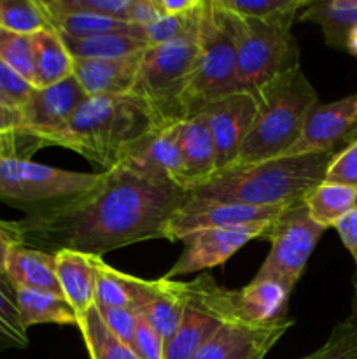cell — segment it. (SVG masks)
<instances>
[{
    "instance_id": "24",
    "label": "cell",
    "mask_w": 357,
    "mask_h": 359,
    "mask_svg": "<svg viewBox=\"0 0 357 359\" xmlns=\"http://www.w3.org/2000/svg\"><path fill=\"white\" fill-rule=\"evenodd\" d=\"M14 291L21 321L27 330L37 325L77 326L76 311L63 298V294L28 287H14Z\"/></svg>"
},
{
    "instance_id": "44",
    "label": "cell",
    "mask_w": 357,
    "mask_h": 359,
    "mask_svg": "<svg viewBox=\"0 0 357 359\" xmlns=\"http://www.w3.org/2000/svg\"><path fill=\"white\" fill-rule=\"evenodd\" d=\"M161 9L158 6V0H133V6L130 9L128 21L139 27H147L154 23L161 16Z\"/></svg>"
},
{
    "instance_id": "10",
    "label": "cell",
    "mask_w": 357,
    "mask_h": 359,
    "mask_svg": "<svg viewBox=\"0 0 357 359\" xmlns=\"http://www.w3.org/2000/svg\"><path fill=\"white\" fill-rule=\"evenodd\" d=\"M324 231L308 216L303 200L287 207L261 237L272 248L254 280H275L293 291Z\"/></svg>"
},
{
    "instance_id": "3",
    "label": "cell",
    "mask_w": 357,
    "mask_h": 359,
    "mask_svg": "<svg viewBox=\"0 0 357 359\" xmlns=\"http://www.w3.org/2000/svg\"><path fill=\"white\" fill-rule=\"evenodd\" d=\"M335 154H298L251 165H231L189 189L188 196L254 207L293 205L324 182L326 170Z\"/></svg>"
},
{
    "instance_id": "20",
    "label": "cell",
    "mask_w": 357,
    "mask_h": 359,
    "mask_svg": "<svg viewBox=\"0 0 357 359\" xmlns=\"http://www.w3.org/2000/svg\"><path fill=\"white\" fill-rule=\"evenodd\" d=\"M55 266L59 291L77 316L97 304V272L91 256L77 251H58L55 252Z\"/></svg>"
},
{
    "instance_id": "8",
    "label": "cell",
    "mask_w": 357,
    "mask_h": 359,
    "mask_svg": "<svg viewBox=\"0 0 357 359\" xmlns=\"http://www.w3.org/2000/svg\"><path fill=\"white\" fill-rule=\"evenodd\" d=\"M98 181L100 174L62 170L31 160L9 158L0 161V202L30 216L84 195Z\"/></svg>"
},
{
    "instance_id": "32",
    "label": "cell",
    "mask_w": 357,
    "mask_h": 359,
    "mask_svg": "<svg viewBox=\"0 0 357 359\" xmlns=\"http://www.w3.org/2000/svg\"><path fill=\"white\" fill-rule=\"evenodd\" d=\"M224 9L241 18L266 23L293 25L294 18L310 6L312 0H217Z\"/></svg>"
},
{
    "instance_id": "38",
    "label": "cell",
    "mask_w": 357,
    "mask_h": 359,
    "mask_svg": "<svg viewBox=\"0 0 357 359\" xmlns=\"http://www.w3.org/2000/svg\"><path fill=\"white\" fill-rule=\"evenodd\" d=\"M324 181L357 189V139L332 156Z\"/></svg>"
},
{
    "instance_id": "43",
    "label": "cell",
    "mask_w": 357,
    "mask_h": 359,
    "mask_svg": "<svg viewBox=\"0 0 357 359\" xmlns=\"http://www.w3.org/2000/svg\"><path fill=\"white\" fill-rule=\"evenodd\" d=\"M335 228L338 231L340 238H342L343 245L349 249V252L352 255L354 262L357 265V205L349 214H345L335 224Z\"/></svg>"
},
{
    "instance_id": "13",
    "label": "cell",
    "mask_w": 357,
    "mask_h": 359,
    "mask_svg": "<svg viewBox=\"0 0 357 359\" xmlns=\"http://www.w3.org/2000/svg\"><path fill=\"white\" fill-rule=\"evenodd\" d=\"M270 224L254 223L241 224V226L209 228V230H200L188 235L181 241L184 244L182 255L178 256L175 265L168 270L164 279L223 265L247 242L261 238Z\"/></svg>"
},
{
    "instance_id": "23",
    "label": "cell",
    "mask_w": 357,
    "mask_h": 359,
    "mask_svg": "<svg viewBox=\"0 0 357 359\" xmlns=\"http://www.w3.org/2000/svg\"><path fill=\"white\" fill-rule=\"evenodd\" d=\"M34 42V86L46 88L74 76V56L62 35L48 28L31 35Z\"/></svg>"
},
{
    "instance_id": "25",
    "label": "cell",
    "mask_w": 357,
    "mask_h": 359,
    "mask_svg": "<svg viewBox=\"0 0 357 359\" xmlns=\"http://www.w3.org/2000/svg\"><path fill=\"white\" fill-rule=\"evenodd\" d=\"M48 14L51 28L58 34L72 39H90L98 35H132L146 42L144 28L130 21L115 20V18L100 16V14L72 13V14ZM147 44V42H146Z\"/></svg>"
},
{
    "instance_id": "4",
    "label": "cell",
    "mask_w": 357,
    "mask_h": 359,
    "mask_svg": "<svg viewBox=\"0 0 357 359\" xmlns=\"http://www.w3.org/2000/svg\"><path fill=\"white\" fill-rule=\"evenodd\" d=\"M258 112L233 165H251L286 156L318 105V95L301 67L280 74L254 95Z\"/></svg>"
},
{
    "instance_id": "40",
    "label": "cell",
    "mask_w": 357,
    "mask_h": 359,
    "mask_svg": "<svg viewBox=\"0 0 357 359\" xmlns=\"http://www.w3.org/2000/svg\"><path fill=\"white\" fill-rule=\"evenodd\" d=\"M132 349L139 359H164V340L140 312H136V330Z\"/></svg>"
},
{
    "instance_id": "14",
    "label": "cell",
    "mask_w": 357,
    "mask_h": 359,
    "mask_svg": "<svg viewBox=\"0 0 357 359\" xmlns=\"http://www.w3.org/2000/svg\"><path fill=\"white\" fill-rule=\"evenodd\" d=\"M357 139V93L318 104L304 121L301 135L286 156L338 153Z\"/></svg>"
},
{
    "instance_id": "1",
    "label": "cell",
    "mask_w": 357,
    "mask_h": 359,
    "mask_svg": "<svg viewBox=\"0 0 357 359\" xmlns=\"http://www.w3.org/2000/svg\"><path fill=\"white\" fill-rule=\"evenodd\" d=\"M188 191L150 181L118 165L100 172L94 188L70 202L13 221L21 245L46 252L104 256L114 249L163 238L168 219Z\"/></svg>"
},
{
    "instance_id": "6",
    "label": "cell",
    "mask_w": 357,
    "mask_h": 359,
    "mask_svg": "<svg viewBox=\"0 0 357 359\" xmlns=\"http://www.w3.org/2000/svg\"><path fill=\"white\" fill-rule=\"evenodd\" d=\"M198 42V65L182 98L184 118L200 114L214 100L237 91V48L230 13L217 0H203Z\"/></svg>"
},
{
    "instance_id": "45",
    "label": "cell",
    "mask_w": 357,
    "mask_h": 359,
    "mask_svg": "<svg viewBox=\"0 0 357 359\" xmlns=\"http://www.w3.org/2000/svg\"><path fill=\"white\" fill-rule=\"evenodd\" d=\"M20 244L18 235L14 231L13 221L0 219V276H6V265L9 252L14 245Z\"/></svg>"
},
{
    "instance_id": "22",
    "label": "cell",
    "mask_w": 357,
    "mask_h": 359,
    "mask_svg": "<svg viewBox=\"0 0 357 359\" xmlns=\"http://www.w3.org/2000/svg\"><path fill=\"white\" fill-rule=\"evenodd\" d=\"M6 277L14 287H28V290L62 294L52 252L21 244L14 245L7 258Z\"/></svg>"
},
{
    "instance_id": "18",
    "label": "cell",
    "mask_w": 357,
    "mask_h": 359,
    "mask_svg": "<svg viewBox=\"0 0 357 359\" xmlns=\"http://www.w3.org/2000/svg\"><path fill=\"white\" fill-rule=\"evenodd\" d=\"M142 53L108 60L74 58V77L86 97L132 95L139 76Z\"/></svg>"
},
{
    "instance_id": "12",
    "label": "cell",
    "mask_w": 357,
    "mask_h": 359,
    "mask_svg": "<svg viewBox=\"0 0 357 359\" xmlns=\"http://www.w3.org/2000/svg\"><path fill=\"white\" fill-rule=\"evenodd\" d=\"M293 326L294 321L287 316L268 323L237 318L227 321L191 359H265Z\"/></svg>"
},
{
    "instance_id": "27",
    "label": "cell",
    "mask_w": 357,
    "mask_h": 359,
    "mask_svg": "<svg viewBox=\"0 0 357 359\" xmlns=\"http://www.w3.org/2000/svg\"><path fill=\"white\" fill-rule=\"evenodd\" d=\"M298 18L318 25L326 42L332 48L343 49L345 34L357 27V0H312Z\"/></svg>"
},
{
    "instance_id": "17",
    "label": "cell",
    "mask_w": 357,
    "mask_h": 359,
    "mask_svg": "<svg viewBox=\"0 0 357 359\" xmlns=\"http://www.w3.org/2000/svg\"><path fill=\"white\" fill-rule=\"evenodd\" d=\"M121 165L150 181L167 182L184 189V167L177 146V123L149 133L133 147Z\"/></svg>"
},
{
    "instance_id": "5",
    "label": "cell",
    "mask_w": 357,
    "mask_h": 359,
    "mask_svg": "<svg viewBox=\"0 0 357 359\" xmlns=\"http://www.w3.org/2000/svg\"><path fill=\"white\" fill-rule=\"evenodd\" d=\"M198 25L200 18L182 37L167 44L149 46L142 53L132 95L150 105L164 125L184 119L182 98L200 58Z\"/></svg>"
},
{
    "instance_id": "41",
    "label": "cell",
    "mask_w": 357,
    "mask_h": 359,
    "mask_svg": "<svg viewBox=\"0 0 357 359\" xmlns=\"http://www.w3.org/2000/svg\"><path fill=\"white\" fill-rule=\"evenodd\" d=\"M34 90V84L28 83L16 70H13L6 62L0 60V93L9 100L10 105L21 109Z\"/></svg>"
},
{
    "instance_id": "49",
    "label": "cell",
    "mask_w": 357,
    "mask_h": 359,
    "mask_svg": "<svg viewBox=\"0 0 357 359\" xmlns=\"http://www.w3.org/2000/svg\"><path fill=\"white\" fill-rule=\"evenodd\" d=\"M352 316L357 319V272H356V276H354V311H352Z\"/></svg>"
},
{
    "instance_id": "33",
    "label": "cell",
    "mask_w": 357,
    "mask_h": 359,
    "mask_svg": "<svg viewBox=\"0 0 357 359\" xmlns=\"http://www.w3.org/2000/svg\"><path fill=\"white\" fill-rule=\"evenodd\" d=\"M0 28L35 35L51 28V23L41 0H0Z\"/></svg>"
},
{
    "instance_id": "26",
    "label": "cell",
    "mask_w": 357,
    "mask_h": 359,
    "mask_svg": "<svg viewBox=\"0 0 357 359\" xmlns=\"http://www.w3.org/2000/svg\"><path fill=\"white\" fill-rule=\"evenodd\" d=\"M290 291L275 280H252L238 290V311L241 319L251 323H268L286 316Z\"/></svg>"
},
{
    "instance_id": "2",
    "label": "cell",
    "mask_w": 357,
    "mask_h": 359,
    "mask_svg": "<svg viewBox=\"0 0 357 359\" xmlns=\"http://www.w3.org/2000/svg\"><path fill=\"white\" fill-rule=\"evenodd\" d=\"M164 125L135 95L86 97L51 146L76 151L105 170L118 167L133 147Z\"/></svg>"
},
{
    "instance_id": "47",
    "label": "cell",
    "mask_w": 357,
    "mask_h": 359,
    "mask_svg": "<svg viewBox=\"0 0 357 359\" xmlns=\"http://www.w3.org/2000/svg\"><path fill=\"white\" fill-rule=\"evenodd\" d=\"M200 4H202V0H158V6H160L161 13L167 14V16H182V14H188L191 11H195Z\"/></svg>"
},
{
    "instance_id": "46",
    "label": "cell",
    "mask_w": 357,
    "mask_h": 359,
    "mask_svg": "<svg viewBox=\"0 0 357 359\" xmlns=\"http://www.w3.org/2000/svg\"><path fill=\"white\" fill-rule=\"evenodd\" d=\"M10 132H27L23 116H21V111L18 107L0 104V133Z\"/></svg>"
},
{
    "instance_id": "36",
    "label": "cell",
    "mask_w": 357,
    "mask_h": 359,
    "mask_svg": "<svg viewBox=\"0 0 357 359\" xmlns=\"http://www.w3.org/2000/svg\"><path fill=\"white\" fill-rule=\"evenodd\" d=\"M0 60L34 84V42L31 35L14 34L0 28ZM35 88V86H34Z\"/></svg>"
},
{
    "instance_id": "35",
    "label": "cell",
    "mask_w": 357,
    "mask_h": 359,
    "mask_svg": "<svg viewBox=\"0 0 357 359\" xmlns=\"http://www.w3.org/2000/svg\"><path fill=\"white\" fill-rule=\"evenodd\" d=\"M46 13L72 14L88 13L128 21L133 0H41Z\"/></svg>"
},
{
    "instance_id": "28",
    "label": "cell",
    "mask_w": 357,
    "mask_h": 359,
    "mask_svg": "<svg viewBox=\"0 0 357 359\" xmlns=\"http://www.w3.org/2000/svg\"><path fill=\"white\" fill-rule=\"evenodd\" d=\"M308 216L324 230L335 224L357 205V189L346 186L321 182L303 198Z\"/></svg>"
},
{
    "instance_id": "21",
    "label": "cell",
    "mask_w": 357,
    "mask_h": 359,
    "mask_svg": "<svg viewBox=\"0 0 357 359\" xmlns=\"http://www.w3.org/2000/svg\"><path fill=\"white\" fill-rule=\"evenodd\" d=\"M184 305L186 283L163 277V279L150 280L147 300L139 312L167 344L178 330L184 314Z\"/></svg>"
},
{
    "instance_id": "16",
    "label": "cell",
    "mask_w": 357,
    "mask_h": 359,
    "mask_svg": "<svg viewBox=\"0 0 357 359\" xmlns=\"http://www.w3.org/2000/svg\"><path fill=\"white\" fill-rule=\"evenodd\" d=\"M84 100L86 93L74 76L51 86L35 88L20 109L24 130L44 140L46 146H51L52 137L65 128Z\"/></svg>"
},
{
    "instance_id": "48",
    "label": "cell",
    "mask_w": 357,
    "mask_h": 359,
    "mask_svg": "<svg viewBox=\"0 0 357 359\" xmlns=\"http://www.w3.org/2000/svg\"><path fill=\"white\" fill-rule=\"evenodd\" d=\"M343 51H346L349 55L357 58V27L350 28L345 34V39H343Z\"/></svg>"
},
{
    "instance_id": "9",
    "label": "cell",
    "mask_w": 357,
    "mask_h": 359,
    "mask_svg": "<svg viewBox=\"0 0 357 359\" xmlns=\"http://www.w3.org/2000/svg\"><path fill=\"white\" fill-rule=\"evenodd\" d=\"M241 318L238 291L226 290L203 273L186 283V305L175 335L164 344V359H191L227 321Z\"/></svg>"
},
{
    "instance_id": "19",
    "label": "cell",
    "mask_w": 357,
    "mask_h": 359,
    "mask_svg": "<svg viewBox=\"0 0 357 359\" xmlns=\"http://www.w3.org/2000/svg\"><path fill=\"white\" fill-rule=\"evenodd\" d=\"M177 146L184 167V189L209 181L217 172V154L212 133L202 114L177 121Z\"/></svg>"
},
{
    "instance_id": "34",
    "label": "cell",
    "mask_w": 357,
    "mask_h": 359,
    "mask_svg": "<svg viewBox=\"0 0 357 359\" xmlns=\"http://www.w3.org/2000/svg\"><path fill=\"white\" fill-rule=\"evenodd\" d=\"M28 347V330L21 321L16 291L6 276H0V353Z\"/></svg>"
},
{
    "instance_id": "15",
    "label": "cell",
    "mask_w": 357,
    "mask_h": 359,
    "mask_svg": "<svg viewBox=\"0 0 357 359\" xmlns=\"http://www.w3.org/2000/svg\"><path fill=\"white\" fill-rule=\"evenodd\" d=\"M255 112L258 102L245 91H234L219 100H214L200 112L212 133L217 154V170L231 167L237 161Z\"/></svg>"
},
{
    "instance_id": "29",
    "label": "cell",
    "mask_w": 357,
    "mask_h": 359,
    "mask_svg": "<svg viewBox=\"0 0 357 359\" xmlns=\"http://www.w3.org/2000/svg\"><path fill=\"white\" fill-rule=\"evenodd\" d=\"M77 328L86 344L90 359H139L135 351L108 330L97 304L77 316Z\"/></svg>"
},
{
    "instance_id": "30",
    "label": "cell",
    "mask_w": 357,
    "mask_h": 359,
    "mask_svg": "<svg viewBox=\"0 0 357 359\" xmlns=\"http://www.w3.org/2000/svg\"><path fill=\"white\" fill-rule=\"evenodd\" d=\"M62 35V34H59ZM66 49L74 58L84 60H108L122 58V56L136 55L147 49L149 46L140 39L132 35H98L90 39H72L62 35Z\"/></svg>"
},
{
    "instance_id": "39",
    "label": "cell",
    "mask_w": 357,
    "mask_h": 359,
    "mask_svg": "<svg viewBox=\"0 0 357 359\" xmlns=\"http://www.w3.org/2000/svg\"><path fill=\"white\" fill-rule=\"evenodd\" d=\"M42 147H48L44 140L28 132L0 133V161L9 158L30 160L31 154Z\"/></svg>"
},
{
    "instance_id": "42",
    "label": "cell",
    "mask_w": 357,
    "mask_h": 359,
    "mask_svg": "<svg viewBox=\"0 0 357 359\" xmlns=\"http://www.w3.org/2000/svg\"><path fill=\"white\" fill-rule=\"evenodd\" d=\"M98 307V305H97ZM102 319L108 326L115 337L128 344L132 347L133 339H135L136 330V312L130 309H111V307H98Z\"/></svg>"
},
{
    "instance_id": "50",
    "label": "cell",
    "mask_w": 357,
    "mask_h": 359,
    "mask_svg": "<svg viewBox=\"0 0 357 359\" xmlns=\"http://www.w3.org/2000/svg\"><path fill=\"white\" fill-rule=\"evenodd\" d=\"M0 104H2V105H10V104H9V100H7V98L4 97L2 93H0ZM10 107H14V105H10Z\"/></svg>"
},
{
    "instance_id": "11",
    "label": "cell",
    "mask_w": 357,
    "mask_h": 359,
    "mask_svg": "<svg viewBox=\"0 0 357 359\" xmlns=\"http://www.w3.org/2000/svg\"><path fill=\"white\" fill-rule=\"evenodd\" d=\"M289 205L254 207L244 203H224L198 200L188 196L181 209L168 219L163 238L170 242L182 241L188 235L209 228L241 226L254 223H273Z\"/></svg>"
},
{
    "instance_id": "7",
    "label": "cell",
    "mask_w": 357,
    "mask_h": 359,
    "mask_svg": "<svg viewBox=\"0 0 357 359\" xmlns=\"http://www.w3.org/2000/svg\"><path fill=\"white\" fill-rule=\"evenodd\" d=\"M227 13L237 48V91L254 97L280 74L300 67V49L290 30L293 25L266 23Z\"/></svg>"
},
{
    "instance_id": "31",
    "label": "cell",
    "mask_w": 357,
    "mask_h": 359,
    "mask_svg": "<svg viewBox=\"0 0 357 359\" xmlns=\"http://www.w3.org/2000/svg\"><path fill=\"white\" fill-rule=\"evenodd\" d=\"M97 272V305L111 309L135 311L136 279L130 273L108 266L100 256H91Z\"/></svg>"
},
{
    "instance_id": "37",
    "label": "cell",
    "mask_w": 357,
    "mask_h": 359,
    "mask_svg": "<svg viewBox=\"0 0 357 359\" xmlns=\"http://www.w3.org/2000/svg\"><path fill=\"white\" fill-rule=\"evenodd\" d=\"M300 359H357V319L350 316L338 323L324 346Z\"/></svg>"
}]
</instances>
